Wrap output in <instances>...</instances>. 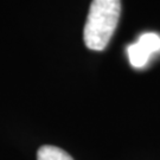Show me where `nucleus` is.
I'll list each match as a JSON object with an SVG mask.
<instances>
[{"label":"nucleus","instance_id":"f257e3e1","mask_svg":"<svg viewBox=\"0 0 160 160\" xmlns=\"http://www.w3.org/2000/svg\"><path fill=\"white\" fill-rule=\"evenodd\" d=\"M120 12V0H92L83 31L87 48L94 51L106 49L116 30Z\"/></svg>","mask_w":160,"mask_h":160},{"label":"nucleus","instance_id":"f03ea898","mask_svg":"<svg viewBox=\"0 0 160 160\" xmlns=\"http://www.w3.org/2000/svg\"><path fill=\"white\" fill-rule=\"evenodd\" d=\"M160 51V36L154 32H147L140 36L134 44L127 48V55L132 67L143 68L148 63L151 56Z\"/></svg>","mask_w":160,"mask_h":160},{"label":"nucleus","instance_id":"7ed1b4c3","mask_svg":"<svg viewBox=\"0 0 160 160\" xmlns=\"http://www.w3.org/2000/svg\"><path fill=\"white\" fill-rule=\"evenodd\" d=\"M37 160H74L64 149L56 146H42L37 152Z\"/></svg>","mask_w":160,"mask_h":160}]
</instances>
